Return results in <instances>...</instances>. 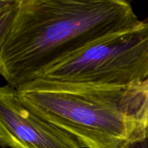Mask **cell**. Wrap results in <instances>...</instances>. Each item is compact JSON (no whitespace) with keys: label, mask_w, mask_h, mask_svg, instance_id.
<instances>
[{"label":"cell","mask_w":148,"mask_h":148,"mask_svg":"<svg viewBox=\"0 0 148 148\" xmlns=\"http://www.w3.org/2000/svg\"><path fill=\"white\" fill-rule=\"evenodd\" d=\"M126 148H148V137L131 142Z\"/></svg>","instance_id":"5"},{"label":"cell","mask_w":148,"mask_h":148,"mask_svg":"<svg viewBox=\"0 0 148 148\" xmlns=\"http://www.w3.org/2000/svg\"><path fill=\"white\" fill-rule=\"evenodd\" d=\"M148 77V22L90 46L20 87L126 88ZM19 89V88H18Z\"/></svg>","instance_id":"3"},{"label":"cell","mask_w":148,"mask_h":148,"mask_svg":"<svg viewBox=\"0 0 148 148\" xmlns=\"http://www.w3.org/2000/svg\"><path fill=\"white\" fill-rule=\"evenodd\" d=\"M143 23L124 0H14L0 12V74L18 89Z\"/></svg>","instance_id":"1"},{"label":"cell","mask_w":148,"mask_h":148,"mask_svg":"<svg viewBox=\"0 0 148 148\" xmlns=\"http://www.w3.org/2000/svg\"><path fill=\"white\" fill-rule=\"evenodd\" d=\"M0 145L3 148H83L77 139L25 106L17 90L0 88Z\"/></svg>","instance_id":"4"},{"label":"cell","mask_w":148,"mask_h":148,"mask_svg":"<svg viewBox=\"0 0 148 148\" xmlns=\"http://www.w3.org/2000/svg\"><path fill=\"white\" fill-rule=\"evenodd\" d=\"M126 88L44 86L17 92L25 106L75 137L83 148H126L138 140L125 108Z\"/></svg>","instance_id":"2"}]
</instances>
